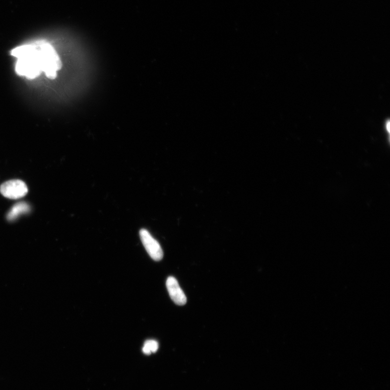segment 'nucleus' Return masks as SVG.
Listing matches in <instances>:
<instances>
[{"label": "nucleus", "mask_w": 390, "mask_h": 390, "mask_svg": "<svg viewBox=\"0 0 390 390\" xmlns=\"http://www.w3.org/2000/svg\"><path fill=\"white\" fill-rule=\"evenodd\" d=\"M37 44L39 46L49 66L57 71L60 70L62 67V63L53 46L43 41L37 42Z\"/></svg>", "instance_id": "3"}, {"label": "nucleus", "mask_w": 390, "mask_h": 390, "mask_svg": "<svg viewBox=\"0 0 390 390\" xmlns=\"http://www.w3.org/2000/svg\"><path fill=\"white\" fill-rule=\"evenodd\" d=\"M166 286L170 298L176 305L183 306L186 304L187 297L174 277L170 276L168 278Z\"/></svg>", "instance_id": "4"}, {"label": "nucleus", "mask_w": 390, "mask_h": 390, "mask_svg": "<svg viewBox=\"0 0 390 390\" xmlns=\"http://www.w3.org/2000/svg\"><path fill=\"white\" fill-rule=\"evenodd\" d=\"M159 345L157 341L154 340L146 341L143 347L144 354L149 355L152 353H155L159 349Z\"/></svg>", "instance_id": "6"}, {"label": "nucleus", "mask_w": 390, "mask_h": 390, "mask_svg": "<svg viewBox=\"0 0 390 390\" xmlns=\"http://www.w3.org/2000/svg\"><path fill=\"white\" fill-rule=\"evenodd\" d=\"M31 211V207L29 204L25 202L17 203L14 205L7 215V219L9 222L16 220L18 217L23 214H26Z\"/></svg>", "instance_id": "5"}, {"label": "nucleus", "mask_w": 390, "mask_h": 390, "mask_svg": "<svg viewBox=\"0 0 390 390\" xmlns=\"http://www.w3.org/2000/svg\"><path fill=\"white\" fill-rule=\"evenodd\" d=\"M139 236L143 245L150 257L155 261H160L163 257V252L159 242L145 229H142L139 231Z\"/></svg>", "instance_id": "2"}, {"label": "nucleus", "mask_w": 390, "mask_h": 390, "mask_svg": "<svg viewBox=\"0 0 390 390\" xmlns=\"http://www.w3.org/2000/svg\"><path fill=\"white\" fill-rule=\"evenodd\" d=\"M29 192L27 185L20 179L6 181L0 186V193L4 197L11 199H17L24 197Z\"/></svg>", "instance_id": "1"}]
</instances>
